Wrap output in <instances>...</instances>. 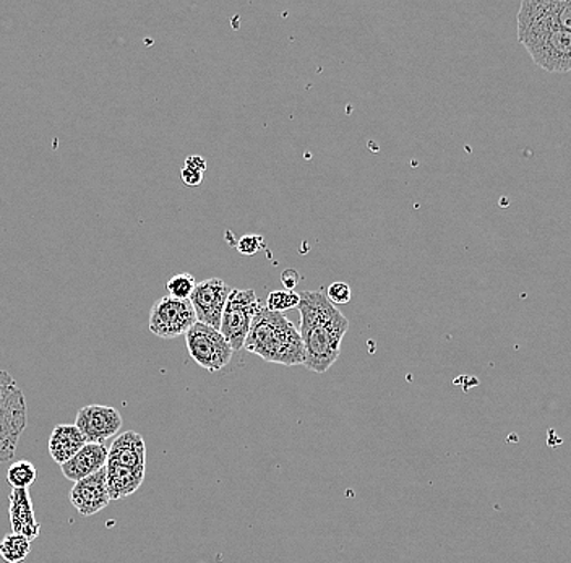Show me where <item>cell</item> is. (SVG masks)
<instances>
[{"label": "cell", "mask_w": 571, "mask_h": 563, "mask_svg": "<svg viewBox=\"0 0 571 563\" xmlns=\"http://www.w3.org/2000/svg\"><path fill=\"white\" fill-rule=\"evenodd\" d=\"M299 295V333L306 351L304 366L315 374H325L337 363L349 320L321 291H303Z\"/></svg>", "instance_id": "cell-1"}, {"label": "cell", "mask_w": 571, "mask_h": 563, "mask_svg": "<svg viewBox=\"0 0 571 563\" xmlns=\"http://www.w3.org/2000/svg\"><path fill=\"white\" fill-rule=\"evenodd\" d=\"M244 350L266 363L282 366H304L306 363L299 330L285 314L268 311L263 305L252 322Z\"/></svg>", "instance_id": "cell-2"}, {"label": "cell", "mask_w": 571, "mask_h": 563, "mask_svg": "<svg viewBox=\"0 0 571 563\" xmlns=\"http://www.w3.org/2000/svg\"><path fill=\"white\" fill-rule=\"evenodd\" d=\"M27 424L23 393L7 372L0 371V463L15 453L17 441Z\"/></svg>", "instance_id": "cell-3"}, {"label": "cell", "mask_w": 571, "mask_h": 563, "mask_svg": "<svg viewBox=\"0 0 571 563\" xmlns=\"http://www.w3.org/2000/svg\"><path fill=\"white\" fill-rule=\"evenodd\" d=\"M536 65L550 74L571 72V33L563 30L536 31L518 37Z\"/></svg>", "instance_id": "cell-4"}, {"label": "cell", "mask_w": 571, "mask_h": 563, "mask_svg": "<svg viewBox=\"0 0 571 563\" xmlns=\"http://www.w3.org/2000/svg\"><path fill=\"white\" fill-rule=\"evenodd\" d=\"M187 350L192 359L208 372H218L233 359V347L220 330L197 322L186 333Z\"/></svg>", "instance_id": "cell-5"}, {"label": "cell", "mask_w": 571, "mask_h": 563, "mask_svg": "<svg viewBox=\"0 0 571 563\" xmlns=\"http://www.w3.org/2000/svg\"><path fill=\"white\" fill-rule=\"evenodd\" d=\"M260 309L262 304L254 290H233L230 294L221 319L220 332L231 344L234 353L244 350L252 322Z\"/></svg>", "instance_id": "cell-6"}, {"label": "cell", "mask_w": 571, "mask_h": 563, "mask_svg": "<svg viewBox=\"0 0 571 563\" xmlns=\"http://www.w3.org/2000/svg\"><path fill=\"white\" fill-rule=\"evenodd\" d=\"M546 30L571 33V0H522L518 12V37Z\"/></svg>", "instance_id": "cell-7"}, {"label": "cell", "mask_w": 571, "mask_h": 563, "mask_svg": "<svg viewBox=\"0 0 571 563\" xmlns=\"http://www.w3.org/2000/svg\"><path fill=\"white\" fill-rule=\"evenodd\" d=\"M195 323L197 315L190 301H179L171 295H165L151 307L150 330L159 338H178L186 335Z\"/></svg>", "instance_id": "cell-8"}, {"label": "cell", "mask_w": 571, "mask_h": 563, "mask_svg": "<svg viewBox=\"0 0 571 563\" xmlns=\"http://www.w3.org/2000/svg\"><path fill=\"white\" fill-rule=\"evenodd\" d=\"M233 288L220 278H208L197 283L190 295V304L195 311L197 322L205 323L211 329L220 330L224 307Z\"/></svg>", "instance_id": "cell-9"}, {"label": "cell", "mask_w": 571, "mask_h": 563, "mask_svg": "<svg viewBox=\"0 0 571 563\" xmlns=\"http://www.w3.org/2000/svg\"><path fill=\"white\" fill-rule=\"evenodd\" d=\"M75 426L86 444H104L123 429V416L110 406L89 405L80 409Z\"/></svg>", "instance_id": "cell-10"}, {"label": "cell", "mask_w": 571, "mask_h": 563, "mask_svg": "<svg viewBox=\"0 0 571 563\" xmlns=\"http://www.w3.org/2000/svg\"><path fill=\"white\" fill-rule=\"evenodd\" d=\"M71 502L82 517H92L109 505L110 497L106 486V468L75 482L71 490Z\"/></svg>", "instance_id": "cell-11"}, {"label": "cell", "mask_w": 571, "mask_h": 563, "mask_svg": "<svg viewBox=\"0 0 571 563\" xmlns=\"http://www.w3.org/2000/svg\"><path fill=\"white\" fill-rule=\"evenodd\" d=\"M10 524L12 533L22 534L28 541H34L40 536L41 524L34 514L33 500L28 489H12L9 496Z\"/></svg>", "instance_id": "cell-12"}, {"label": "cell", "mask_w": 571, "mask_h": 563, "mask_svg": "<svg viewBox=\"0 0 571 563\" xmlns=\"http://www.w3.org/2000/svg\"><path fill=\"white\" fill-rule=\"evenodd\" d=\"M107 450L104 444H86L72 460L61 466L62 475L68 481L78 482L88 476L95 475L99 469L106 468Z\"/></svg>", "instance_id": "cell-13"}, {"label": "cell", "mask_w": 571, "mask_h": 563, "mask_svg": "<svg viewBox=\"0 0 571 563\" xmlns=\"http://www.w3.org/2000/svg\"><path fill=\"white\" fill-rule=\"evenodd\" d=\"M107 463L145 469V466H147V445H145L144 437L134 432V430L120 434L110 445Z\"/></svg>", "instance_id": "cell-14"}, {"label": "cell", "mask_w": 571, "mask_h": 563, "mask_svg": "<svg viewBox=\"0 0 571 563\" xmlns=\"http://www.w3.org/2000/svg\"><path fill=\"white\" fill-rule=\"evenodd\" d=\"M85 445V437L75 424H59L50 437V455L55 463L62 466L72 460Z\"/></svg>", "instance_id": "cell-15"}, {"label": "cell", "mask_w": 571, "mask_h": 563, "mask_svg": "<svg viewBox=\"0 0 571 563\" xmlns=\"http://www.w3.org/2000/svg\"><path fill=\"white\" fill-rule=\"evenodd\" d=\"M145 481V469L126 466L106 465V486L110 500H123L137 492Z\"/></svg>", "instance_id": "cell-16"}, {"label": "cell", "mask_w": 571, "mask_h": 563, "mask_svg": "<svg viewBox=\"0 0 571 563\" xmlns=\"http://www.w3.org/2000/svg\"><path fill=\"white\" fill-rule=\"evenodd\" d=\"M31 552V541L22 534L10 533L0 541V557L7 563H22Z\"/></svg>", "instance_id": "cell-17"}, {"label": "cell", "mask_w": 571, "mask_h": 563, "mask_svg": "<svg viewBox=\"0 0 571 563\" xmlns=\"http://www.w3.org/2000/svg\"><path fill=\"white\" fill-rule=\"evenodd\" d=\"M36 468L31 461L20 460L10 466L7 481L13 489H28L36 481Z\"/></svg>", "instance_id": "cell-18"}, {"label": "cell", "mask_w": 571, "mask_h": 563, "mask_svg": "<svg viewBox=\"0 0 571 563\" xmlns=\"http://www.w3.org/2000/svg\"><path fill=\"white\" fill-rule=\"evenodd\" d=\"M195 286L197 280L190 273H178L166 284L169 295L179 299V301H189Z\"/></svg>", "instance_id": "cell-19"}, {"label": "cell", "mask_w": 571, "mask_h": 563, "mask_svg": "<svg viewBox=\"0 0 571 563\" xmlns=\"http://www.w3.org/2000/svg\"><path fill=\"white\" fill-rule=\"evenodd\" d=\"M299 302L300 295L294 293V291H272L268 299H266L265 307L268 309V311L285 314V312L290 311V309H297Z\"/></svg>", "instance_id": "cell-20"}, {"label": "cell", "mask_w": 571, "mask_h": 563, "mask_svg": "<svg viewBox=\"0 0 571 563\" xmlns=\"http://www.w3.org/2000/svg\"><path fill=\"white\" fill-rule=\"evenodd\" d=\"M328 301L331 302V304H348L349 301L352 299V291L351 286H349L348 283H342V281H337V283H331L330 286H328L327 293Z\"/></svg>", "instance_id": "cell-21"}, {"label": "cell", "mask_w": 571, "mask_h": 563, "mask_svg": "<svg viewBox=\"0 0 571 563\" xmlns=\"http://www.w3.org/2000/svg\"><path fill=\"white\" fill-rule=\"evenodd\" d=\"M265 247V239L258 234H245L237 241V250L244 256H255Z\"/></svg>", "instance_id": "cell-22"}, {"label": "cell", "mask_w": 571, "mask_h": 563, "mask_svg": "<svg viewBox=\"0 0 571 563\" xmlns=\"http://www.w3.org/2000/svg\"><path fill=\"white\" fill-rule=\"evenodd\" d=\"M181 176L183 184L189 187L200 186L203 180V173L193 171V169L186 168V166H182Z\"/></svg>", "instance_id": "cell-23"}, {"label": "cell", "mask_w": 571, "mask_h": 563, "mask_svg": "<svg viewBox=\"0 0 571 563\" xmlns=\"http://www.w3.org/2000/svg\"><path fill=\"white\" fill-rule=\"evenodd\" d=\"M186 168L193 169V171L205 173L207 171V161L199 155L189 156L183 163Z\"/></svg>", "instance_id": "cell-24"}, {"label": "cell", "mask_w": 571, "mask_h": 563, "mask_svg": "<svg viewBox=\"0 0 571 563\" xmlns=\"http://www.w3.org/2000/svg\"><path fill=\"white\" fill-rule=\"evenodd\" d=\"M283 284H285L286 291H293L294 288L299 284L300 277L296 270H286L285 273L282 274Z\"/></svg>", "instance_id": "cell-25"}]
</instances>
